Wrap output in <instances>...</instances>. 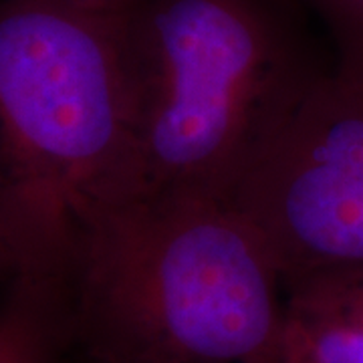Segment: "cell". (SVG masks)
I'll return each instance as SVG.
<instances>
[{
  "instance_id": "8992f818",
  "label": "cell",
  "mask_w": 363,
  "mask_h": 363,
  "mask_svg": "<svg viewBox=\"0 0 363 363\" xmlns=\"http://www.w3.org/2000/svg\"><path fill=\"white\" fill-rule=\"evenodd\" d=\"M71 350L69 279L18 272L0 297V363H61Z\"/></svg>"
},
{
  "instance_id": "8fae6325",
  "label": "cell",
  "mask_w": 363,
  "mask_h": 363,
  "mask_svg": "<svg viewBox=\"0 0 363 363\" xmlns=\"http://www.w3.org/2000/svg\"><path fill=\"white\" fill-rule=\"evenodd\" d=\"M81 363H85V362H81Z\"/></svg>"
},
{
  "instance_id": "52a82bcc",
  "label": "cell",
  "mask_w": 363,
  "mask_h": 363,
  "mask_svg": "<svg viewBox=\"0 0 363 363\" xmlns=\"http://www.w3.org/2000/svg\"><path fill=\"white\" fill-rule=\"evenodd\" d=\"M321 16L341 69L363 71V0H305Z\"/></svg>"
},
{
  "instance_id": "5b68a950",
  "label": "cell",
  "mask_w": 363,
  "mask_h": 363,
  "mask_svg": "<svg viewBox=\"0 0 363 363\" xmlns=\"http://www.w3.org/2000/svg\"><path fill=\"white\" fill-rule=\"evenodd\" d=\"M281 363H363V269L319 272L285 286Z\"/></svg>"
},
{
  "instance_id": "9c48e42d",
  "label": "cell",
  "mask_w": 363,
  "mask_h": 363,
  "mask_svg": "<svg viewBox=\"0 0 363 363\" xmlns=\"http://www.w3.org/2000/svg\"><path fill=\"white\" fill-rule=\"evenodd\" d=\"M57 2H63L81 11H89V13L116 16L123 13L133 0H57Z\"/></svg>"
},
{
  "instance_id": "ba28073f",
  "label": "cell",
  "mask_w": 363,
  "mask_h": 363,
  "mask_svg": "<svg viewBox=\"0 0 363 363\" xmlns=\"http://www.w3.org/2000/svg\"><path fill=\"white\" fill-rule=\"evenodd\" d=\"M21 269H23V262H21L14 236L0 212V285H6L13 277L21 272Z\"/></svg>"
},
{
  "instance_id": "6da1fadb",
  "label": "cell",
  "mask_w": 363,
  "mask_h": 363,
  "mask_svg": "<svg viewBox=\"0 0 363 363\" xmlns=\"http://www.w3.org/2000/svg\"><path fill=\"white\" fill-rule=\"evenodd\" d=\"M69 293L85 363L279 359L285 283L234 198L123 200L83 240Z\"/></svg>"
},
{
  "instance_id": "30bf717a",
  "label": "cell",
  "mask_w": 363,
  "mask_h": 363,
  "mask_svg": "<svg viewBox=\"0 0 363 363\" xmlns=\"http://www.w3.org/2000/svg\"><path fill=\"white\" fill-rule=\"evenodd\" d=\"M259 363H281L279 359H267V362H259Z\"/></svg>"
},
{
  "instance_id": "7a4b0ae2",
  "label": "cell",
  "mask_w": 363,
  "mask_h": 363,
  "mask_svg": "<svg viewBox=\"0 0 363 363\" xmlns=\"http://www.w3.org/2000/svg\"><path fill=\"white\" fill-rule=\"evenodd\" d=\"M119 26L138 194L234 198L333 67L293 0H133Z\"/></svg>"
},
{
  "instance_id": "277c9868",
  "label": "cell",
  "mask_w": 363,
  "mask_h": 363,
  "mask_svg": "<svg viewBox=\"0 0 363 363\" xmlns=\"http://www.w3.org/2000/svg\"><path fill=\"white\" fill-rule=\"evenodd\" d=\"M285 286L363 269V71L331 67L234 194Z\"/></svg>"
},
{
  "instance_id": "3957f363",
  "label": "cell",
  "mask_w": 363,
  "mask_h": 363,
  "mask_svg": "<svg viewBox=\"0 0 363 363\" xmlns=\"http://www.w3.org/2000/svg\"><path fill=\"white\" fill-rule=\"evenodd\" d=\"M135 194L119 14L0 0V212L21 272L69 279L91 228Z\"/></svg>"
}]
</instances>
